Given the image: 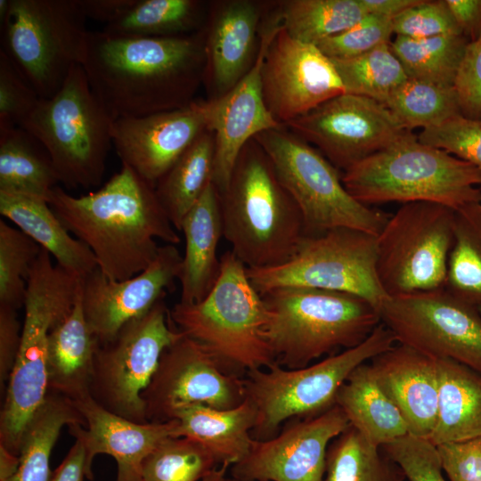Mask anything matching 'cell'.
<instances>
[{"instance_id":"20","label":"cell","mask_w":481,"mask_h":481,"mask_svg":"<svg viewBox=\"0 0 481 481\" xmlns=\"http://www.w3.org/2000/svg\"><path fill=\"white\" fill-rule=\"evenodd\" d=\"M213 102L113 121L111 140L122 165L148 183L157 182L194 141L209 130Z\"/></svg>"},{"instance_id":"19","label":"cell","mask_w":481,"mask_h":481,"mask_svg":"<svg viewBox=\"0 0 481 481\" xmlns=\"http://www.w3.org/2000/svg\"><path fill=\"white\" fill-rule=\"evenodd\" d=\"M261 80L265 104L281 125L345 93L331 60L316 45L290 37L282 26L265 51Z\"/></svg>"},{"instance_id":"10","label":"cell","mask_w":481,"mask_h":481,"mask_svg":"<svg viewBox=\"0 0 481 481\" xmlns=\"http://www.w3.org/2000/svg\"><path fill=\"white\" fill-rule=\"evenodd\" d=\"M395 342L392 332L380 322L361 344L318 363L298 369L275 363L247 371L243 378L246 397L257 411L253 429L256 439H269L282 423L317 415L334 405L336 395L349 374Z\"/></svg>"},{"instance_id":"51","label":"cell","mask_w":481,"mask_h":481,"mask_svg":"<svg viewBox=\"0 0 481 481\" xmlns=\"http://www.w3.org/2000/svg\"><path fill=\"white\" fill-rule=\"evenodd\" d=\"M17 309L0 305V382H8L21 341L22 326Z\"/></svg>"},{"instance_id":"34","label":"cell","mask_w":481,"mask_h":481,"mask_svg":"<svg viewBox=\"0 0 481 481\" xmlns=\"http://www.w3.org/2000/svg\"><path fill=\"white\" fill-rule=\"evenodd\" d=\"M214 161L215 137L207 130L157 182V198L176 231L212 182Z\"/></svg>"},{"instance_id":"15","label":"cell","mask_w":481,"mask_h":481,"mask_svg":"<svg viewBox=\"0 0 481 481\" xmlns=\"http://www.w3.org/2000/svg\"><path fill=\"white\" fill-rule=\"evenodd\" d=\"M378 313L399 344L481 373V314L477 306L444 288L387 297Z\"/></svg>"},{"instance_id":"48","label":"cell","mask_w":481,"mask_h":481,"mask_svg":"<svg viewBox=\"0 0 481 481\" xmlns=\"http://www.w3.org/2000/svg\"><path fill=\"white\" fill-rule=\"evenodd\" d=\"M39 99L26 78L0 51V128L19 126Z\"/></svg>"},{"instance_id":"29","label":"cell","mask_w":481,"mask_h":481,"mask_svg":"<svg viewBox=\"0 0 481 481\" xmlns=\"http://www.w3.org/2000/svg\"><path fill=\"white\" fill-rule=\"evenodd\" d=\"M257 418V408L248 397L231 409L196 404L183 408L174 415L178 420V437L184 436L200 443L215 457L219 466L226 464L230 467L249 452Z\"/></svg>"},{"instance_id":"57","label":"cell","mask_w":481,"mask_h":481,"mask_svg":"<svg viewBox=\"0 0 481 481\" xmlns=\"http://www.w3.org/2000/svg\"><path fill=\"white\" fill-rule=\"evenodd\" d=\"M230 466L224 464L208 473L201 481H224Z\"/></svg>"},{"instance_id":"2","label":"cell","mask_w":481,"mask_h":481,"mask_svg":"<svg viewBox=\"0 0 481 481\" xmlns=\"http://www.w3.org/2000/svg\"><path fill=\"white\" fill-rule=\"evenodd\" d=\"M48 203L66 229L93 252L109 280L124 281L145 270L157 257V240L176 245V232L155 185L122 165L100 189L73 196L56 186Z\"/></svg>"},{"instance_id":"26","label":"cell","mask_w":481,"mask_h":481,"mask_svg":"<svg viewBox=\"0 0 481 481\" xmlns=\"http://www.w3.org/2000/svg\"><path fill=\"white\" fill-rule=\"evenodd\" d=\"M180 232L185 240L181 273L182 304H196L209 293L220 274L217 247L223 236L220 195L211 182L184 216Z\"/></svg>"},{"instance_id":"35","label":"cell","mask_w":481,"mask_h":481,"mask_svg":"<svg viewBox=\"0 0 481 481\" xmlns=\"http://www.w3.org/2000/svg\"><path fill=\"white\" fill-rule=\"evenodd\" d=\"M469 42L461 34L420 39L396 36L390 47L409 78L453 86Z\"/></svg>"},{"instance_id":"6","label":"cell","mask_w":481,"mask_h":481,"mask_svg":"<svg viewBox=\"0 0 481 481\" xmlns=\"http://www.w3.org/2000/svg\"><path fill=\"white\" fill-rule=\"evenodd\" d=\"M342 183L361 203L434 202L458 210L481 202V171L424 144L412 132L344 171Z\"/></svg>"},{"instance_id":"14","label":"cell","mask_w":481,"mask_h":481,"mask_svg":"<svg viewBox=\"0 0 481 481\" xmlns=\"http://www.w3.org/2000/svg\"><path fill=\"white\" fill-rule=\"evenodd\" d=\"M182 334L162 298L149 312L126 323L113 338L99 342L89 386L92 399L126 420L149 422L142 392L164 350Z\"/></svg>"},{"instance_id":"9","label":"cell","mask_w":481,"mask_h":481,"mask_svg":"<svg viewBox=\"0 0 481 481\" xmlns=\"http://www.w3.org/2000/svg\"><path fill=\"white\" fill-rule=\"evenodd\" d=\"M86 20L80 0H10L0 51L40 98H50L83 64Z\"/></svg>"},{"instance_id":"59","label":"cell","mask_w":481,"mask_h":481,"mask_svg":"<svg viewBox=\"0 0 481 481\" xmlns=\"http://www.w3.org/2000/svg\"><path fill=\"white\" fill-rule=\"evenodd\" d=\"M477 308H478V310H479V312H480V314H481V306H477Z\"/></svg>"},{"instance_id":"46","label":"cell","mask_w":481,"mask_h":481,"mask_svg":"<svg viewBox=\"0 0 481 481\" xmlns=\"http://www.w3.org/2000/svg\"><path fill=\"white\" fill-rule=\"evenodd\" d=\"M381 449L409 481H445L436 446L428 438L407 434Z\"/></svg>"},{"instance_id":"27","label":"cell","mask_w":481,"mask_h":481,"mask_svg":"<svg viewBox=\"0 0 481 481\" xmlns=\"http://www.w3.org/2000/svg\"><path fill=\"white\" fill-rule=\"evenodd\" d=\"M81 289L71 310L52 329L48 340V392L72 402L90 395L94 358L99 345L85 315Z\"/></svg>"},{"instance_id":"1","label":"cell","mask_w":481,"mask_h":481,"mask_svg":"<svg viewBox=\"0 0 481 481\" xmlns=\"http://www.w3.org/2000/svg\"><path fill=\"white\" fill-rule=\"evenodd\" d=\"M205 62L200 34L139 37L98 30L88 32L82 67L115 120L190 104Z\"/></svg>"},{"instance_id":"56","label":"cell","mask_w":481,"mask_h":481,"mask_svg":"<svg viewBox=\"0 0 481 481\" xmlns=\"http://www.w3.org/2000/svg\"><path fill=\"white\" fill-rule=\"evenodd\" d=\"M20 457L0 444V481H7L17 471Z\"/></svg>"},{"instance_id":"33","label":"cell","mask_w":481,"mask_h":481,"mask_svg":"<svg viewBox=\"0 0 481 481\" xmlns=\"http://www.w3.org/2000/svg\"><path fill=\"white\" fill-rule=\"evenodd\" d=\"M86 420L69 399L48 392L23 432L20 446V463L16 473L7 481H49L50 457L64 426Z\"/></svg>"},{"instance_id":"32","label":"cell","mask_w":481,"mask_h":481,"mask_svg":"<svg viewBox=\"0 0 481 481\" xmlns=\"http://www.w3.org/2000/svg\"><path fill=\"white\" fill-rule=\"evenodd\" d=\"M60 183L44 146L20 126L0 128V191L49 200Z\"/></svg>"},{"instance_id":"30","label":"cell","mask_w":481,"mask_h":481,"mask_svg":"<svg viewBox=\"0 0 481 481\" xmlns=\"http://www.w3.org/2000/svg\"><path fill=\"white\" fill-rule=\"evenodd\" d=\"M335 404L350 426L378 447L410 434L403 414L379 385L370 363L359 365L349 374L336 395Z\"/></svg>"},{"instance_id":"50","label":"cell","mask_w":481,"mask_h":481,"mask_svg":"<svg viewBox=\"0 0 481 481\" xmlns=\"http://www.w3.org/2000/svg\"><path fill=\"white\" fill-rule=\"evenodd\" d=\"M436 446L450 481H481V436Z\"/></svg>"},{"instance_id":"13","label":"cell","mask_w":481,"mask_h":481,"mask_svg":"<svg viewBox=\"0 0 481 481\" xmlns=\"http://www.w3.org/2000/svg\"><path fill=\"white\" fill-rule=\"evenodd\" d=\"M377 236L351 228H334L306 235L287 263L269 268H247L261 294L278 287H306L350 293L377 310L387 298L377 271Z\"/></svg>"},{"instance_id":"41","label":"cell","mask_w":481,"mask_h":481,"mask_svg":"<svg viewBox=\"0 0 481 481\" xmlns=\"http://www.w3.org/2000/svg\"><path fill=\"white\" fill-rule=\"evenodd\" d=\"M384 105L411 132L437 126L461 114L454 86L409 77L392 92Z\"/></svg>"},{"instance_id":"4","label":"cell","mask_w":481,"mask_h":481,"mask_svg":"<svg viewBox=\"0 0 481 481\" xmlns=\"http://www.w3.org/2000/svg\"><path fill=\"white\" fill-rule=\"evenodd\" d=\"M261 296L268 311L265 338L276 363L288 369L356 346L380 323L378 310L350 293L287 286Z\"/></svg>"},{"instance_id":"17","label":"cell","mask_w":481,"mask_h":481,"mask_svg":"<svg viewBox=\"0 0 481 481\" xmlns=\"http://www.w3.org/2000/svg\"><path fill=\"white\" fill-rule=\"evenodd\" d=\"M285 125L344 171L411 133L383 103L346 93Z\"/></svg>"},{"instance_id":"22","label":"cell","mask_w":481,"mask_h":481,"mask_svg":"<svg viewBox=\"0 0 481 481\" xmlns=\"http://www.w3.org/2000/svg\"><path fill=\"white\" fill-rule=\"evenodd\" d=\"M281 28V19L277 14L262 31L250 69L230 91L212 100L209 126L215 137L212 183L219 193L226 190L245 145L262 132L281 127L265 104L261 80L265 51Z\"/></svg>"},{"instance_id":"55","label":"cell","mask_w":481,"mask_h":481,"mask_svg":"<svg viewBox=\"0 0 481 481\" xmlns=\"http://www.w3.org/2000/svg\"><path fill=\"white\" fill-rule=\"evenodd\" d=\"M422 0H360L367 14L394 19Z\"/></svg>"},{"instance_id":"37","label":"cell","mask_w":481,"mask_h":481,"mask_svg":"<svg viewBox=\"0 0 481 481\" xmlns=\"http://www.w3.org/2000/svg\"><path fill=\"white\" fill-rule=\"evenodd\" d=\"M286 33L316 45L351 28L367 13L360 0H289L278 12Z\"/></svg>"},{"instance_id":"11","label":"cell","mask_w":481,"mask_h":481,"mask_svg":"<svg viewBox=\"0 0 481 481\" xmlns=\"http://www.w3.org/2000/svg\"><path fill=\"white\" fill-rule=\"evenodd\" d=\"M254 139L298 206L306 235L339 227L379 234L390 215L355 200L337 167L311 144L281 127L262 132Z\"/></svg>"},{"instance_id":"12","label":"cell","mask_w":481,"mask_h":481,"mask_svg":"<svg viewBox=\"0 0 481 481\" xmlns=\"http://www.w3.org/2000/svg\"><path fill=\"white\" fill-rule=\"evenodd\" d=\"M455 210L434 202L402 204L377 236L376 271L387 297L444 289Z\"/></svg>"},{"instance_id":"36","label":"cell","mask_w":481,"mask_h":481,"mask_svg":"<svg viewBox=\"0 0 481 481\" xmlns=\"http://www.w3.org/2000/svg\"><path fill=\"white\" fill-rule=\"evenodd\" d=\"M444 289L477 307L481 306V202L455 210Z\"/></svg>"},{"instance_id":"45","label":"cell","mask_w":481,"mask_h":481,"mask_svg":"<svg viewBox=\"0 0 481 481\" xmlns=\"http://www.w3.org/2000/svg\"><path fill=\"white\" fill-rule=\"evenodd\" d=\"M393 34L392 19L366 14L351 28L320 42L316 46L329 58H350L389 44Z\"/></svg>"},{"instance_id":"24","label":"cell","mask_w":481,"mask_h":481,"mask_svg":"<svg viewBox=\"0 0 481 481\" xmlns=\"http://www.w3.org/2000/svg\"><path fill=\"white\" fill-rule=\"evenodd\" d=\"M379 385L403 414L409 433L428 438L437 417L436 359L399 344L371 360Z\"/></svg>"},{"instance_id":"43","label":"cell","mask_w":481,"mask_h":481,"mask_svg":"<svg viewBox=\"0 0 481 481\" xmlns=\"http://www.w3.org/2000/svg\"><path fill=\"white\" fill-rule=\"evenodd\" d=\"M40 251L36 241L0 220V305L24 306L29 275Z\"/></svg>"},{"instance_id":"18","label":"cell","mask_w":481,"mask_h":481,"mask_svg":"<svg viewBox=\"0 0 481 481\" xmlns=\"http://www.w3.org/2000/svg\"><path fill=\"white\" fill-rule=\"evenodd\" d=\"M349 426L337 404L314 416L289 420L274 436L254 439L245 458L231 467V477L246 481H324L328 447Z\"/></svg>"},{"instance_id":"54","label":"cell","mask_w":481,"mask_h":481,"mask_svg":"<svg viewBox=\"0 0 481 481\" xmlns=\"http://www.w3.org/2000/svg\"><path fill=\"white\" fill-rule=\"evenodd\" d=\"M87 19L105 25L110 24L122 17L136 0H80Z\"/></svg>"},{"instance_id":"42","label":"cell","mask_w":481,"mask_h":481,"mask_svg":"<svg viewBox=\"0 0 481 481\" xmlns=\"http://www.w3.org/2000/svg\"><path fill=\"white\" fill-rule=\"evenodd\" d=\"M217 467L215 457L200 443L169 437L143 461L142 481H201Z\"/></svg>"},{"instance_id":"60","label":"cell","mask_w":481,"mask_h":481,"mask_svg":"<svg viewBox=\"0 0 481 481\" xmlns=\"http://www.w3.org/2000/svg\"><path fill=\"white\" fill-rule=\"evenodd\" d=\"M479 189L481 190V183L479 184Z\"/></svg>"},{"instance_id":"53","label":"cell","mask_w":481,"mask_h":481,"mask_svg":"<svg viewBox=\"0 0 481 481\" xmlns=\"http://www.w3.org/2000/svg\"><path fill=\"white\" fill-rule=\"evenodd\" d=\"M86 452L83 442L75 443L61 463L52 472L49 481H84L86 477Z\"/></svg>"},{"instance_id":"5","label":"cell","mask_w":481,"mask_h":481,"mask_svg":"<svg viewBox=\"0 0 481 481\" xmlns=\"http://www.w3.org/2000/svg\"><path fill=\"white\" fill-rule=\"evenodd\" d=\"M81 285L82 277L53 265L41 248L28 279L20 346L0 417V444L14 454L19 455L26 426L48 394L49 334L73 307Z\"/></svg>"},{"instance_id":"16","label":"cell","mask_w":481,"mask_h":481,"mask_svg":"<svg viewBox=\"0 0 481 481\" xmlns=\"http://www.w3.org/2000/svg\"><path fill=\"white\" fill-rule=\"evenodd\" d=\"M142 398L147 420L161 422L191 405L234 408L245 400L246 391L243 378L203 344L183 333L164 350Z\"/></svg>"},{"instance_id":"7","label":"cell","mask_w":481,"mask_h":481,"mask_svg":"<svg viewBox=\"0 0 481 481\" xmlns=\"http://www.w3.org/2000/svg\"><path fill=\"white\" fill-rule=\"evenodd\" d=\"M220 263L218 279L206 298L196 304L178 302L170 318L231 370L268 368L276 360L264 336L268 311L263 298L232 250L222 255Z\"/></svg>"},{"instance_id":"58","label":"cell","mask_w":481,"mask_h":481,"mask_svg":"<svg viewBox=\"0 0 481 481\" xmlns=\"http://www.w3.org/2000/svg\"><path fill=\"white\" fill-rule=\"evenodd\" d=\"M224 481H246V480H240V479H237V478H234V477H227L224 479Z\"/></svg>"},{"instance_id":"8","label":"cell","mask_w":481,"mask_h":481,"mask_svg":"<svg viewBox=\"0 0 481 481\" xmlns=\"http://www.w3.org/2000/svg\"><path fill=\"white\" fill-rule=\"evenodd\" d=\"M113 121L77 65L61 88L40 98L19 126L44 146L60 183L89 188L99 185L105 173Z\"/></svg>"},{"instance_id":"39","label":"cell","mask_w":481,"mask_h":481,"mask_svg":"<svg viewBox=\"0 0 481 481\" xmlns=\"http://www.w3.org/2000/svg\"><path fill=\"white\" fill-rule=\"evenodd\" d=\"M349 426L327 450L324 481H404L402 469Z\"/></svg>"},{"instance_id":"40","label":"cell","mask_w":481,"mask_h":481,"mask_svg":"<svg viewBox=\"0 0 481 481\" xmlns=\"http://www.w3.org/2000/svg\"><path fill=\"white\" fill-rule=\"evenodd\" d=\"M342 81L345 93L385 103L407 75L390 43L350 58H330Z\"/></svg>"},{"instance_id":"44","label":"cell","mask_w":481,"mask_h":481,"mask_svg":"<svg viewBox=\"0 0 481 481\" xmlns=\"http://www.w3.org/2000/svg\"><path fill=\"white\" fill-rule=\"evenodd\" d=\"M418 140L481 171V119L457 115L437 126L422 129Z\"/></svg>"},{"instance_id":"28","label":"cell","mask_w":481,"mask_h":481,"mask_svg":"<svg viewBox=\"0 0 481 481\" xmlns=\"http://www.w3.org/2000/svg\"><path fill=\"white\" fill-rule=\"evenodd\" d=\"M0 213L68 272L83 278L98 268L90 249L71 235L46 200L0 191Z\"/></svg>"},{"instance_id":"3","label":"cell","mask_w":481,"mask_h":481,"mask_svg":"<svg viewBox=\"0 0 481 481\" xmlns=\"http://www.w3.org/2000/svg\"><path fill=\"white\" fill-rule=\"evenodd\" d=\"M220 195L223 236L247 268L287 263L306 236L301 211L255 139L241 151Z\"/></svg>"},{"instance_id":"38","label":"cell","mask_w":481,"mask_h":481,"mask_svg":"<svg viewBox=\"0 0 481 481\" xmlns=\"http://www.w3.org/2000/svg\"><path fill=\"white\" fill-rule=\"evenodd\" d=\"M202 4L195 0H136L103 31L124 37H173L198 29Z\"/></svg>"},{"instance_id":"23","label":"cell","mask_w":481,"mask_h":481,"mask_svg":"<svg viewBox=\"0 0 481 481\" xmlns=\"http://www.w3.org/2000/svg\"><path fill=\"white\" fill-rule=\"evenodd\" d=\"M86 426H69L86 452V477L93 480L92 464L98 454H108L117 463L115 481H142L145 458L164 440L178 437V420L137 423L114 414L95 403L90 395L73 402Z\"/></svg>"},{"instance_id":"25","label":"cell","mask_w":481,"mask_h":481,"mask_svg":"<svg viewBox=\"0 0 481 481\" xmlns=\"http://www.w3.org/2000/svg\"><path fill=\"white\" fill-rule=\"evenodd\" d=\"M260 9L256 3L234 0L224 4L212 20L205 41L206 62L212 83L222 95L254 63Z\"/></svg>"},{"instance_id":"47","label":"cell","mask_w":481,"mask_h":481,"mask_svg":"<svg viewBox=\"0 0 481 481\" xmlns=\"http://www.w3.org/2000/svg\"><path fill=\"white\" fill-rule=\"evenodd\" d=\"M392 26L396 36L417 39L461 34L445 0H422L395 17Z\"/></svg>"},{"instance_id":"52","label":"cell","mask_w":481,"mask_h":481,"mask_svg":"<svg viewBox=\"0 0 481 481\" xmlns=\"http://www.w3.org/2000/svg\"><path fill=\"white\" fill-rule=\"evenodd\" d=\"M461 34L470 42L481 37V0H445Z\"/></svg>"},{"instance_id":"31","label":"cell","mask_w":481,"mask_h":481,"mask_svg":"<svg viewBox=\"0 0 481 481\" xmlns=\"http://www.w3.org/2000/svg\"><path fill=\"white\" fill-rule=\"evenodd\" d=\"M437 417L428 440L435 445L481 436V373L451 359H436Z\"/></svg>"},{"instance_id":"21","label":"cell","mask_w":481,"mask_h":481,"mask_svg":"<svg viewBox=\"0 0 481 481\" xmlns=\"http://www.w3.org/2000/svg\"><path fill=\"white\" fill-rule=\"evenodd\" d=\"M183 256L174 244L159 247L155 260L137 275L107 279L96 268L82 278L81 299L86 321L100 343L113 338L128 322L165 298L178 280Z\"/></svg>"},{"instance_id":"49","label":"cell","mask_w":481,"mask_h":481,"mask_svg":"<svg viewBox=\"0 0 481 481\" xmlns=\"http://www.w3.org/2000/svg\"><path fill=\"white\" fill-rule=\"evenodd\" d=\"M453 86L461 115L481 119V37L467 45Z\"/></svg>"}]
</instances>
